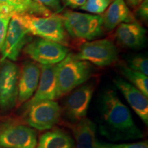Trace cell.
<instances>
[{"instance_id":"17","label":"cell","mask_w":148,"mask_h":148,"mask_svg":"<svg viewBox=\"0 0 148 148\" xmlns=\"http://www.w3.org/2000/svg\"><path fill=\"white\" fill-rule=\"evenodd\" d=\"M69 125L73 134L74 148H97L96 125L93 121L84 117Z\"/></svg>"},{"instance_id":"24","label":"cell","mask_w":148,"mask_h":148,"mask_svg":"<svg viewBox=\"0 0 148 148\" xmlns=\"http://www.w3.org/2000/svg\"><path fill=\"white\" fill-rule=\"evenodd\" d=\"M97 148H148V143L147 141L118 144L98 142Z\"/></svg>"},{"instance_id":"5","label":"cell","mask_w":148,"mask_h":148,"mask_svg":"<svg viewBox=\"0 0 148 148\" xmlns=\"http://www.w3.org/2000/svg\"><path fill=\"white\" fill-rule=\"evenodd\" d=\"M37 132L14 119L0 121V148H36Z\"/></svg>"},{"instance_id":"21","label":"cell","mask_w":148,"mask_h":148,"mask_svg":"<svg viewBox=\"0 0 148 148\" xmlns=\"http://www.w3.org/2000/svg\"><path fill=\"white\" fill-rule=\"evenodd\" d=\"M110 1L108 0H86L81 10L94 14H100L104 12Z\"/></svg>"},{"instance_id":"1","label":"cell","mask_w":148,"mask_h":148,"mask_svg":"<svg viewBox=\"0 0 148 148\" xmlns=\"http://www.w3.org/2000/svg\"><path fill=\"white\" fill-rule=\"evenodd\" d=\"M99 132L112 141L141 138L142 131L135 124L129 108L113 90H107L100 101Z\"/></svg>"},{"instance_id":"14","label":"cell","mask_w":148,"mask_h":148,"mask_svg":"<svg viewBox=\"0 0 148 148\" xmlns=\"http://www.w3.org/2000/svg\"><path fill=\"white\" fill-rule=\"evenodd\" d=\"M114 83L116 88L123 94L132 110L140 118L145 125L148 124L147 97L132 84L121 78L116 77Z\"/></svg>"},{"instance_id":"4","label":"cell","mask_w":148,"mask_h":148,"mask_svg":"<svg viewBox=\"0 0 148 148\" xmlns=\"http://www.w3.org/2000/svg\"><path fill=\"white\" fill-rule=\"evenodd\" d=\"M62 18L66 32L72 38L91 41L103 34L102 16L99 14L67 10Z\"/></svg>"},{"instance_id":"20","label":"cell","mask_w":148,"mask_h":148,"mask_svg":"<svg viewBox=\"0 0 148 148\" xmlns=\"http://www.w3.org/2000/svg\"><path fill=\"white\" fill-rule=\"evenodd\" d=\"M119 71L130 83L141 91L146 97L148 96V77L140 72L131 69L127 65L121 64L119 66Z\"/></svg>"},{"instance_id":"27","label":"cell","mask_w":148,"mask_h":148,"mask_svg":"<svg viewBox=\"0 0 148 148\" xmlns=\"http://www.w3.org/2000/svg\"><path fill=\"white\" fill-rule=\"evenodd\" d=\"M86 1V0H62V3L65 6L73 9L80 8L84 5Z\"/></svg>"},{"instance_id":"18","label":"cell","mask_w":148,"mask_h":148,"mask_svg":"<svg viewBox=\"0 0 148 148\" xmlns=\"http://www.w3.org/2000/svg\"><path fill=\"white\" fill-rule=\"evenodd\" d=\"M0 4L12 14H30L36 16H47L53 14L32 0H0Z\"/></svg>"},{"instance_id":"16","label":"cell","mask_w":148,"mask_h":148,"mask_svg":"<svg viewBox=\"0 0 148 148\" xmlns=\"http://www.w3.org/2000/svg\"><path fill=\"white\" fill-rule=\"evenodd\" d=\"M102 20L103 27L108 31L114 29L121 23L136 21L125 0H113L103 12Z\"/></svg>"},{"instance_id":"28","label":"cell","mask_w":148,"mask_h":148,"mask_svg":"<svg viewBox=\"0 0 148 148\" xmlns=\"http://www.w3.org/2000/svg\"><path fill=\"white\" fill-rule=\"evenodd\" d=\"M143 1V0H125L126 4L132 8H136Z\"/></svg>"},{"instance_id":"31","label":"cell","mask_w":148,"mask_h":148,"mask_svg":"<svg viewBox=\"0 0 148 148\" xmlns=\"http://www.w3.org/2000/svg\"><path fill=\"white\" fill-rule=\"evenodd\" d=\"M73 148H74V147H73Z\"/></svg>"},{"instance_id":"6","label":"cell","mask_w":148,"mask_h":148,"mask_svg":"<svg viewBox=\"0 0 148 148\" xmlns=\"http://www.w3.org/2000/svg\"><path fill=\"white\" fill-rule=\"evenodd\" d=\"M20 68L7 59L0 60V113H5L17 104Z\"/></svg>"},{"instance_id":"3","label":"cell","mask_w":148,"mask_h":148,"mask_svg":"<svg viewBox=\"0 0 148 148\" xmlns=\"http://www.w3.org/2000/svg\"><path fill=\"white\" fill-rule=\"evenodd\" d=\"M22 21L29 34L68 45V36L64 29L62 16L53 13L47 16L30 14H21Z\"/></svg>"},{"instance_id":"30","label":"cell","mask_w":148,"mask_h":148,"mask_svg":"<svg viewBox=\"0 0 148 148\" xmlns=\"http://www.w3.org/2000/svg\"><path fill=\"white\" fill-rule=\"evenodd\" d=\"M108 1H112V0H108Z\"/></svg>"},{"instance_id":"23","label":"cell","mask_w":148,"mask_h":148,"mask_svg":"<svg viewBox=\"0 0 148 148\" xmlns=\"http://www.w3.org/2000/svg\"><path fill=\"white\" fill-rule=\"evenodd\" d=\"M13 14L6 11L0 13V49H1L4 42L7 31H8L9 22Z\"/></svg>"},{"instance_id":"15","label":"cell","mask_w":148,"mask_h":148,"mask_svg":"<svg viewBox=\"0 0 148 148\" xmlns=\"http://www.w3.org/2000/svg\"><path fill=\"white\" fill-rule=\"evenodd\" d=\"M145 35L146 29L137 21L121 23L114 33L118 44L130 49L143 47L145 43Z\"/></svg>"},{"instance_id":"2","label":"cell","mask_w":148,"mask_h":148,"mask_svg":"<svg viewBox=\"0 0 148 148\" xmlns=\"http://www.w3.org/2000/svg\"><path fill=\"white\" fill-rule=\"evenodd\" d=\"M92 64L79 59L74 53L67 56L56 64V77L60 97L68 95L91 76Z\"/></svg>"},{"instance_id":"8","label":"cell","mask_w":148,"mask_h":148,"mask_svg":"<svg viewBox=\"0 0 148 148\" xmlns=\"http://www.w3.org/2000/svg\"><path fill=\"white\" fill-rule=\"evenodd\" d=\"M23 51L36 63L51 65L63 60L69 53V49L58 42L38 38L27 42Z\"/></svg>"},{"instance_id":"10","label":"cell","mask_w":148,"mask_h":148,"mask_svg":"<svg viewBox=\"0 0 148 148\" xmlns=\"http://www.w3.org/2000/svg\"><path fill=\"white\" fill-rule=\"evenodd\" d=\"M95 88V84L89 82L69 92L62 108V114L64 113L69 124H73L86 117Z\"/></svg>"},{"instance_id":"11","label":"cell","mask_w":148,"mask_h":148,"mask_svg":"<svg viewBox=\"0 0 148 148\" xmlns=\"http://www.w3.org/2000/svg\"><path fill=\"white\" fill-rule=\"evenodd\" d=\"M29 33L22 21L21 14H14L9 22L3 45L0 49V60L16 61L24 47L29 41Z\"/></svg>"},{"instance_id":"13","label":"cell","mask_w":148,"mask_h":148,"mask_svg":"<svg viewBox=\"0 0 148 148\" xmlns=\"http://www.w3.org/2000/svg\"><path fill=\"white\" fill-rule=\"evenodd\" d=\"M40 76V66L32 61H26L20 69L18 82L17 103L26 102L34 95Z\"/></svg>"},{"instance_id":"12","label":"cell","mask_w":148,"mask_h":148,"mask_svg":"<svg viewBox=\"0 0 148 148\" xmlns=\"http://www.w3.org/2000/svg\"><path fill=\"white\" fill-rule=\"evenodd\" d=\"M60 97L56 77V64L40 66V76L34 95L27 101L26 107L45 100Z\"/></svg>"},{"instance_id":"26","label":"cell","mask_w":148,"mask_h":148,"mask_svg":"<svg viewBox=\"0 0 148 148\" xmlns=\"http://www.w3.org/2000/svg\"><path fill=\"white\" fill-rule=\"evenodd\" d=\"M136 10V14L140 19L145 22H147L148 20V0H143L138 5Z\"/></svg>"},{"instance_id":"19","label":"cell","mask_w":148,"mask_h":148,"mask_svg":"<svg viewBox=\"0 0 148 148\" xmlns=\"http://www.w3.org/2000/svg\"><path fill=\"white\" fill-rule=\"evenodd\" d=\"M74 140L70 134L60 128L44 132L39 137L36 148H73Z\"/></svg>"},{"instance_id":"7","label":"cell","mask_w":148,"mask_h":148,"mask_svg":"<svg viewBox=\"0 0 148 148\" xmlns=\"http://www.w3.org/2000/svg\"><path fill=\"white\" fill-rule=\"evenodd\" d=\"M61 116L62 108L58 102L45 100L26 107L24 121L37 130H49L58 123Z\"/></svg>"},{"instance_id":"29","label":"cell","mask_w":148,"mask_h":148,"mask_svg":"<svg viewBox=\"0 0 148 148\" xmlns=\"http://www.w3.org/2000/svg\"><path fill=\"white\" fill-rule=\"evenodd\" d=\"M3 11H5V10H4V8H3V7L2 6V5L0 4V13H1V12H3ZM6 12H7V11H6ZM9 13H10V12H9Z\"/></svg>"},{"instance_id":"9","label":"cell","mask_w":148,"mask_h":148,"mask_svg":"<svg viewBox=\"0 0 148 148\" xmlns=\"http://www.w3.org/2000/svg\"><path fill=\"white\" fill-rule=\"evenodd\" d=\"M75 56L96 66H107L117 61L118 50L111 40L99 39L85 42Z\"/></svg>"},{"instance_id":"25","label":"cell","mask_w":148,"mask_h":148,"mask_svg":"<svg viewBox=\"0 0 148 148\" xmlns=\"http://www.w3.org/2000/svg\"><path fill=\"white\" fill-rule=\"evenodd\" d=\"M37 4L45 7L53 13L58 14L62 9L60 3V0H32Z\"/></svg>"},{"instance_id":"22","label":"cell","mask_w":148,"mask_h":148,"mask_svg":"<svg viewBox=\"0 0 148 148\" xmlns=\"http://www.w3.org/2000/svg\"><path fill=\"white\" fill-rule=\"evenodd\" d=\"M127 66L131 69L140 72L144 75L148 74V60L145 56L136 55L127 60Z\"/></svg>"}]
</instances>
